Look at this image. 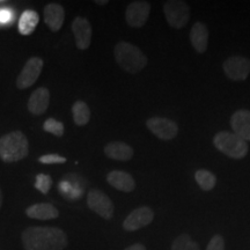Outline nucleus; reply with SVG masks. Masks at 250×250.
I'll return each instance as SVG.
<instances>
[{"instance_id": "nucleus-1", "label": "nucleus", "mask_w": 250, "mask_h": 250, "mask_svg": "<svg viewBox=\"0 0 250 250\" xmlns=\"http://www.w3.org/2000/svg\"><path fill=\"white\" fill-rule=\"evenodd\" d=\"M24 250H64L67 235L58 227L31 226L21 234Z\"/></svg>"}, {"instance_id": "nucleus-2", "label": "nucleus", "mask_w": 250, "mask_h": 250, "mask_svg": "<svg viewBox=\"0 0 250 250\" xmlns=\"http://www.w3.org/2000/svg\"><path fill=\"white\" fill-rule=\"evenodd\" d=\"M114 55L118 66L129 73H138L147 65V57L142 50L125 41L115 45Z\"/></svg>"}, {"instance_id": "nucleus-3", "label": "nucleus", "mask_w": 250, "mask_h": 250, "mask_svg": "<svg viewBox=\"0 0 250 250\" xmlns=\"http://www.w3.org/2000/svg\"><path fill=\"white\" fill-rule=\"evenodd\" d=\"M28 155V139L21 131L6 133L0 138V159L6 164L18 162Z\"/></svg>"}, {"instance_id": "nucleus-4", "label": "nucleus", "mask_w": 250, "mask_h": 250, "mask_svg": "<svg viewBox=\"0 0 250 250\" xmlns=\"http://www.w3.org/2000/svg\"><path fill=\"white\" fill-rule=\"evenodd\" d=\"M213 144L215 148L232 159H243L249 152V145L245 139L227 131L215 134Z\"/></svg>"}, {"instance_id": "nucleus-5", "label": "nucleus", "mask_w": 250, "mask_h": 250, "mask_svg": "<svg viewBox=\"0 0 250 250\" xmlns=\"http://www.w3.org/2000/svg\"><path fill=\"white\" fill-rule=\"evenodd\" d=\"M165 17L170 27L181 29L188 23L190 19V7L186 1L169 0L164 4Z\"/></svg>"}, {"instance_id": "nucleus-6", "label": "nucleus", "mask_w": 250, "mask_h": 250, "mask_svg": "<svg viewBox=\"0 0 250 250\" xmlns=\"http://www.w3.org/2000/svg\"><path fill=\"white\" fill-rule=\"evenodd\" d=\"M87 205L90 210L99 214L103 219L112 218L114 215V204L111 199L104 192L99 189H92L87 195Z\"/></svg>"}, {"instance_id": "nucleus-7", "label": "nucleus", "mask_w": 250, "mask_h": 250, "mask_svg": "<svg viewBox=\"0 0 250 250\" xmlns=\"http://www.w3.org/2000/svg\"><path fill=\"white\" fill-rule=\"evenodd\" d=\"M43 59L40 57H31L27 61L20 74L18 76L17 86L20 89L29 88L39 79L41 72L43 70Z\"/></svg>"}, {"instance_id": "nucleus-8", "label": "nucleus", "mask_w": 250, "mask_h": 250, "mask_svg": "<svg viewBox=\"0 0 250 250\" xmlns=\"http://www.w3.org/2000/svg\"><path fill=\"white\" fill-rule=\"evenodd\" d=\"M223 68L228 79L243 81L250 74V59L243 56H232L225 61Z\"/></svg>"}, {"instance_id": "nucleus-9", "label": "nucleus", "mask_w": 250, "mask_h": 250, "mask_svg": "<svg viewBox=\"0 0 250 250\" xmlns=\"http://www.w3.org/2000/svg\"><path fill=\"white\" fill-rule=\"evenodd\" d=\"M148 130L162 140H170L176 137L179 132V126L174 121L165 117H152L146 122Z\"/></svg>"}, {"instance_id": "nucleus-10", "label": "nucleus", "mask_w": 250, "mask_h": 250, "mask_svg": "<svg viewBox=\"0 0 250 250\" xmlns=\"http://www.w3.org/2000/svg\"><path fill=\"white\" fill-rule=\"evenodd\" d=\"M154 219V212L148 206H140L133 210L123 221V228L127 232H134L147 226Z\"/></svg>"}, {"instance_id": "nucleus-11", "label": "nucleus", "mask_w": 250, "mask_h": 250, "mask_svg": "<svg viewBox=\"0 0 250 250\" xmlns=\"http://www.w3.org/2000/svg\"><path fill=\"white\" fill-rule=\"evenodd\" d=\"M151 5L147 1H133L126 7L125 20L132 28H140L148 20Z\"/></svg>"}, {"instance_id": "nucleus-12", "label": "nucleus", "mask_w": 250, "mask_h": 250, "mask_svg": "<svg viewBox=\"0 0 250 250\" xmlns=\"http://www.w3.org/2000/svg\"><path fill=\"white\" fill-rule=\"evenodd\" d=\"M72 31L76 39L77 48L79 50H86L89 48L92 42V26L86 18L77 17L72 22Z\"/></svg>"}, {"instance_id": "nucleus-13", "label": "nucleus", "mask_w": 250, "mask_h": 250, "mask_svg": "<svg viewBox=\"0 0 250 250\" xmlns=\"http://www.w3.org/2000/svg\"><path fill=\"white\" fill-rule=\"evenodd\" d=\"M50 103V92L45 87H40L31 93L29 100H28L27 108L30 114L40 116L44 114Z\"/></svg>"}, {"instance_id": "nucleus-14", "label": "nucleus", "mask_w": 250, "mask_h": 250, "mask_svg": "<svg viewBox=\"0 0 250 250\" xmlns=\"http://www.w3.org/2000/svg\"><path fill=\"white\" fill-rule=\"evenodd\" d=\"M230 125L234 133L241 137L246 142H250V111L247 109H240L233 114L230 118Z\"/></svg>"}, {"instance_id": "nucleus-15", "label": "nucleus", "mask_w": 250, "mask_h": 250, "mask_svg": "<svg viewBox=\"0 0 250 250\" xmlns=\"http://www.w3.org/2000/svg\"><path fill=\"white\" fill-rule=\"evenodd\" d=\"M65 20V12L62 5L57 2L48 4L44 8V21L51 31L61 30Z\"/></svg>"}, {"instance_id": "nucleus-16", "label": "nucleus", "mask_w": 250, "mask_h": 250, "mask_svg": "<svg viewBox=\"0 0 250 250\" xmlns=\"http://www.w3.org/2000/svg\"><path fill=\"white\" fill-rule=\"evenodd\" d=\"M107 181L112 188L124 192L133 191L136 181L129 173L123 170H112L107 175Z\"/></svg>"}, {"instance_id": "nucleus-17", "label": "nucleus", "mask_w": 250, "mask_h": 250, "mask_svg": "<svg viewBox=\"0 0 250 250\" xmlns=\"http://www.w3.org/2000/svg\"><path fill=\"white\" fill-rule=\"evenodd\" d=\"M27 217L37 220H51L59 217V211L50 203H37L26 210Z\"/></svg>"}, {"instance_id": "nucleus-18", "label": "nucleus", "mask_w": 250, "mask_h": 250, "mask_svg": "<svg viewBox=\"0 0 250 250\" xmlns=\"http://www.w3.org/2000/svg\"><path fill=\"white\" fill-rule=\"evenodd\" d=\"M104 154L112 160L127 161L133 156V148L123 142H111L104 146Z\"/></svg>"}, {"instance_id": "nucleus-19", "label": "nucleus", "mask_w": 250, "mask_h": 250, "mask_svg": "<svg viewBox=\"0 0 250 250\" xmlns=\"http://www.w3.org/2000/svg\"><path fill=\"white\" fill-rule=\"evenodd\" d=\"M190 41L197 52L203 54L208 44V29L204 23L196 22L190 30Z\"/></svg>"}, {"instance_id": "nucleus-20", "label": "nucleus", "mask_w": 250, "mask_h": 250, "mask_svg": "<svg viewBox=\"0 0 250 250\" xmlns=\"http://www.w3.org/2000/svg\"><path fill=\"white\" fill-rule=\"evenodd\" d=\"M39 21L40 17L37 12L31 11V9L24 11L21 14L20 19H19V31H20L21 35L28 36L33 34L34 30L36 29L37 24H39Z\"/></svg>"}, {"instance_id": "nucleus-21", "label": "nucleus", "mask_w": 250, "mask_h": 250, "mask_svg": "<svg viewBox=\"0 0 250 250\" xmlns=\"http://www.w3.org/2000/svg\"><path fill=\"white\" fill-rule=\"evenodd\" d=\"M72 114H73L74 123L78 126L88 124L90 120V109L85 101L78 100L74 102V104L72 105Z\"/></svg>"}, {"instance_id": "nucleus-22", "label": "nucleus", "mask_w": 250, "mask_h": 250, "mask_svg": "<svg viewBox=\"0 0 250 250\" xmlns=\"http://www.w3.org/2000/svg\"><path fill=\"white\" fill-rule=\"evenodd\" d=\"M195 179L198 183V186L201 187L202 190L204 191H210V190L213 189L215 187V183H217V177L213 173H211L210 170L206 169H199L196 171Z\"/></svg>"}, {"instance_id": "nucleus-23", "label": "nucleus", "mask_w": 250, "mask_h": 250, "mask_svg": "<svg viewBox=\"0 0 250 250\" xmlns=\"http://www.w3.org/2000/svg\"><path fill=\"white\" fill-rule=\"evenodd\" d=\"M171 250H201V248L198 243L192 241L188 234H182L174 240Z\"/></svg>"}, {"instance_id": "nucleus-24", "label": "nucleus", "mask_w": 250, "mask_h": 250, "mask_svg": "<svg viewBox=\"0 0 250 250\" xmlns=\"http://www.w3.org/2000/svg\"><path fill=\"white\" fill-rule=\"evenodd\" d=\"M43 129H44L46 132L54 134L56 137H62L65 131L64 124H62V122L55 120V118H48V120L44 122V124H43Z\"/></svg>"}, {"instance_id": "nucleus-25", "label": "nucleus", "mask_w": 250, "mask_h": 250, "mask_svg": "<svg viewBox=\"0 0 250 250\" xmlns=\"http://www.w3.org/2000/svg\"><path fill=\"white\" fill-rule=\"evenodd\" d=\"M52 187V179L46 174H39L36 176L35 188L41 193L46 195Z\"/></svg>"}, {"instance_id": "nucleus-26", "label": "nucleus", "mask_w": 250, "mask_h": 250, "mask_svg": "<svg viewBox=\"0 0 250 250\" xmlns=\"http://www.w3.org/2000/svg\"><path fill=\"white\" fill-rule=\"evenodd\" d=\"M39 162L44 165H55V164H65L66 162V159L64 156L57 154V153H54V154H45L40 156Z\"/></svg>"}, {"instance_id": "nucleus-27", "label": "nucleus", "mask_w": 250, "mask_h": 250, "mask_svg": "<svg viewBox=\"0 0 250 250\" xmlns=\"http://www.w3.org/2000/svg\"><path fill=\"white\" fill-rule=\"evenodd\" d=\"M206 250H225V241L221 235H214L208 242Z\"/></svg>"}, {"instance_id": "nucleus-28", "label": "nucleus", "mask_w": 250, "mask_h": 250, "mask_svg": "<svg viewBox=\"0 0 250 250\" xmlns=\"http://www.w3.org/2000/svg\"><path fill=\"white\" fill-rule=\"evenodd\" d=\"M13 20V11L8 7L0 8V24L5 26V24H11Z\"/></svg>"}, {"instance_id": "nucleus-29", "label": "nucleus", "mask_w": 250, "mask_h": 250, "mask_svg": "<svg viewBox=\"0 0 250 250\" xmlns=\"http://www.w3.org/2000/svg\"><path fill=\"white\" fill-rule=\"evenodd\" d=\"M124 250H146V247L142 245V243H136V245L127 247V248H125Z\"/></svg>"}, {"instance_id": "nucleus-30", "label": "nucleus", "mask_w": 250, "mask_h": 250, "mask_svg": "<svg viewBox=\"0 0 250 250\" xmlns=\"http://www.w3.org/2000/svg\"><path fill=\"white\" fill-rule=\"evenodd\" d=\"M94 2H95V4H99V5H107L108 4V0H103V1H101V0H96V1H94Z\"/></svg>"}, {"instance_id": "nucleus-31", "label": "nucleus", "mask_w": 250, "mask_h": 250, "mask_svg": "<svg viewBox=\"0 0 250 250\" xmlns=\"http://www.w3.org/2000/svg\"><path fill=\"white\" fill-rule=\"evenodd\" d=\"M1 205H2V192H1V189H0V208H1Z\"/></svg>"}]
</instances>
